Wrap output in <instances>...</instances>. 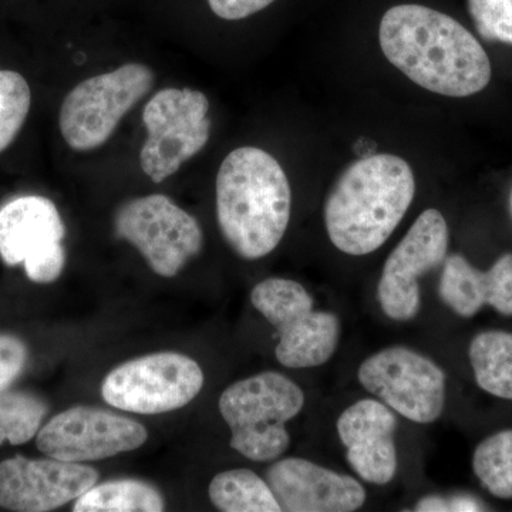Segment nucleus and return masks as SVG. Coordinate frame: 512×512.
Returning a JSON list of instances; mask_svg holds the SVG:
<instances>
[{"instance_id": "6", "label": "nucleus", "mask_w": 512, "mask_h": 512, "mask_svg": "<svg viewBox=\"0 0 512 512\" xmlns=\"http://www.w3.org/2000/svg\"><path fill=\"white\" fill-rule=\"evenodd\" d=\"M154 80L146 64L127 63L77 84L64 97L59 114L67 146L89 151L107 143L121 119L153 89Z\"/></svg>"}, {"instance_id": "8", "label": "nucleus", "mask_w": 512, "mask_h": 512, "mask_svg": "<svg viewBox=\"0 0 512 512\" xmlns=\"http://www.w3.org/2000/svg\"><path fill=\"white\" fill-rule=\"evenodd\" d=\"M204 386V373L181 353H154L111 370L101 384L104 402L123 412L163 414L191 403Z\"/></svg>"}, {"instance_id": "18", "label": "nucleus", "mask_w": 512, "mask_h": 512, "mask_svg": "<svg viewBox=\"0 0 512 512\" xmlns=\"http://www.w3.org/2000/svg\"><path fill=\"white\" fill-rule=\"evenodd\" d=\"M468 356L478 386L495 397L512 400V333H480L471 340Z\"/></svg>"}, {"instance_id": "21", "label": "nucleus", "mask_w": 512, "mask_h": 512, "mask_svg": "<svg viewBox=\"0 0 512 512\" xmlns=\"http://www.w3.org/2000/svg\"><path fill=\"white\" fill-rule=\"evenodd\" d=\"M49 406L35 394L25 392H0V446L5 441L12 446H22L35 439L42 429Z\"/></svg>"}, {"instance_id": "11", "label": "nucleus", "mask_w": 512, "mask_h": 512, "mask_svg": "<svg viewBox=\"0 0 512 512\" xmlns=\"http://www.w3.org/2000/svg\"><path fill=\"white\" fill-rule=\"evenodd\" d=\"M66 237L60 212L49 198L25 195L0 208V258L23 264L36 284H52L66 266Z\"/></svg>"}, {"instance_id": "19", "label": "nucleus", "mask_w": 512, "mask_h": 512, "mask_svg": "<svg viewBox=\"0 0 512 512\" xmlns=\"http://www.w3.org/2000/svg\"><path fill=\"white\" fill-rule=\"evenodd\" d=\"M163 495L153 485L138 480L94 484L74 503V512H161Z\"/></svg>"}, {"instance_id": "15", "label": "nucleus", "mask_w": 512, "mask_h": 512, "mask_svg": "<svg viewBox=\"0 0 512 512\" xmlns=\"http://www.w3.org/2000/svg\"><path fill=\"white\" fill-rule=\"evenodd\" d=\"M281 511L352 512L366 503V491L355 478L305 460L284 458L266 473Z\"/></svg>"}, {"instance_id": "9", "label": "nucleus", "mask_w": 512, "mask_h": 512, "mask_svg": "<svg viewBox=\"0 0 512 512\" xmlns=\"http://www.w3.org/2000/svg\"><path fill=\"white\" fill-rule=\"evenodd\" d=\"M114 231L117 237L130 242L163 278L177 275L204 245L198 221L161 194L121 205L114 217Z\"/></svg>"}, {"instance_id": "16", "label": "nucleus", "mask_w": 512, "mask_h": 512, "mask_svg": "<svg viewBox=\"0 0 512 512\" xmlns=\"http://www.w3.org/2000/svg\"><path fill=\"white\" fill-rule=\"evenodd\" d=\"M336 429L357 476L376 485L393 480L397 473V419L390 407L373 399L360 400L340 414Z\"/></svg>"}, {"instance_id": "23", "label": "nucleus", "mask_w": 512, "mask_h": 512, "mask_svg": "<svg viewBox=\"0 0 512 512\" xmlns=\"http://www.w3.org/2000/svg\"><path fill=\"white\" fill-rule=\"evenodd\" d=\"M32 92L25 77L0 69V154L12 146L28 119Z\"/></svg>"}, {"instance_id": "26", "label": "nucleus", "mask_w": 512, "mask_h": 512, "mask_svg": "<svg viewBox=\"0 0 512 512\" xmlns=\"http://www.w3.org/2000/svg\"><path fill=\"white\" fill-rule=\"evenodd\" d=\"M275 0H208L210 8L218 18L241 20L268 8Z\"/></svg>"}, {"instance_id": "27", "label": "nucleus", "mask_w": 512, "mask_h": 512, "mask_svg": "<svg viewBox=\"0 0 512 512\" xmlns=\"http://www.w3.org/2000/svg\"><path fill=\"white\" fill-rule=\"evenodd\" d=\"M481 510L480 503L470 497L444 498L439 495H430L423 498L416 505V511L439 512V511H478Z\"/></svg>"}, {"instance_id": "20", "label": "nucleus", "mask_w": 512, "mask_h": 512, "mask_svg": "<svg viewBox=\"0 0 512 512\" xmlns=\"http://www.w3.org/2000/svg\"><path fill=\"white\" fill-rule=\"evenodd\" d=\"M211 503L224 512H281L271 487L254 471H224L212 478Z\"/></svg>"}, {"instance_id": "24", "label": "nucleus", "mask_w": 512, "mask_h": 512, "mask_svg": "<svg viewBox=\"0 0 512 512\" xmlns=\"http://www.w3.org/2000/svg\"><path fill=\"white\" fill-rule=\"evenodd\" d=\"M468 10L484 39L512 45V0H468Z\"/></svg>"}, {"instance_id": "10", "label": "nucleus", "mask_w": 512, "mask_h": 512, "mask_svg": "<svg viewBox=\"0 0 512 512\" xmlns=\"http://www.w3.org/2000/svg\"><path fill=\"white\" fill-rule=\"evenodd\" d=\"M357 379L367 392L414 423H434L446 407V373L429 357L403 346L367 357Z\"/></svg>"}, {"instance_id": "17", "label": "nucleus", "mask_w": 512, "mask_h": 512, "mask_svg": "<svg viewBox=\"0 0 512 512\" xmlns=\"http://www.w3.org/2000/svg\"><path fill=\"white\" fill-rule=\"evenodd\" d=\"M439 293L441 301L461 318H473L484 305L512 316V254L498 258L487 272L478 271L463 255L447 256Z\"/></svg>"}, {"instance_id": "14", "label": "nucleus", "mask_w": 512, "mask_h": 512, "mask_svg": "<svg viewBox=\"0 0 512 512\" xmlns=\"http://www.w3.org/2000/svg\"><path fill=\"white\" fill-rule=\"evenodd\" d=\"M96 468L57 458L15 456L0 463V508L16 512L57 510L97 484Z\"/></svg>"}, {"instance_id": "25", "label": "nucleus", "mask_w": 512, "mask_h": 512, "mask_svg": "<svg viewBox=\"0 0 512 512\" xmlns=\"http://www.w3.org/2000/svg\"><path fill=\"white\" fill-rule=\"evenodd\" d=\"M28 357V348L22 339L12 335H0V392L9 389L22 375Z\"/></svg>"}, {"instance_id": "4", "label": "nucleus", "mask_w": 512, "mask_h": 512, "mask_svg": "<svg viewBox=\"0 0 512 512\" xmlns=\"http://www.w3.org/2000/svg\"><path fill=\"white\" fill-rule=\"evenodd\" d=\"M305 406V393L281 373L264 372L231 384L220 397L231 447L251 461H274L288 450L286 423Z\"/></svg>"}, {"instance_id": "5", "label": "nucleus", "mask_w": 512, "mask_h": 512, "mask_svg": "<svg viewBox=\"0 0 512 512\" xmlns=\"http://www.w3.org/2000/svg\"><path fill=\"white\" fill-rule=\"evenodd\" d=\"M256 311L276 330L275 355L289 369L325 365L335 355L340 340V320L335 313L315 311L313 298L299 282L269 278L252 289Z\"/></svg>"}, {"instance_id": "2", "label": "nucleus", "mask_w": 512, "mask_h": 512, "mask_svg": "<svg viewBox=\"0 0 512 512\" xmlns=\"http://www.w3.org/2000/svg\"><path fill=\"white\" fill-rule=\"evenodd\" d=\"M414 194L413 170L403 158L377 154L350 164L326 198L330 242L346 255L372 254L392 237Z\"/></svg>"}, {"instance_id": "3", "label": "nucleus", "mask_w": 512, "mask_h": 512, "mask_svg": "<svg viewBox=\"0 0 512 512\" xmlns=\"http://www.w3.org/2000/svg\"><path fill=\"white\" fill-rule=\"evenodd\" d=\"M292 192L284 168L271 154L241 147L217 175V217L222 237L248 261L271 254L291 220Z\"/></svg>"}, {"instance_id": "13", "label": "nucleus", "mask_w": 512, "mask_h": 512, "mask_svg": "<svg viewBox=\"0 0 512 512\" xmlns=\"http://www.w3.org/2000/svg\"><path fill=\"white\" fill-rule=\"evenodd\" d=\"M143 424L99 407L77 406L47 421L36 436L47 457L70 463L104 460L146 443Z\"/></svg>"}, {"instance_id": "1", "label": "nucleus", "mask_w": 512, "mask_h": 512, "mask_svg": "<svg viewBox=\"0 0 512 512\" xmlns=\"http://www.w3.org/2000/svg\"><path fill=\"white\" fill-rule=\"evenodd\" d=\"M379 40L386 59L431 93L468 97L490 83L491 63L483 46L439 10L394 6L380 22Z\"/></svg>"}, {"instance_id": "12", "label": "nucleus", "mask_w": 512, "mask_h": 512, "mask_svg": "<svg viewBox=\"0 0 512 512\" xmlns=\"http://www.w3.org/2000/svg\"><path fill=\"white\" fill-rule=\"evenodd\" d=\"M447 251L446 218L429 208L417 218L384 264L377 299L387 318L409 322L419 315V279L443 264Z\"/></svg>"}, {"instance_id": "28", "label": "nucleus", "mask_w": 512, "mask_h": 512, "mask_svg": "<svg viewBox=\"0 0 512 512\" xmlns=\"http://www.w3.org/2000/svg\"><path fill=\"white\" fill-rule=\"evenodd\" d=\"M511 208H512V192H511Z\"/></svg>"}, {"instance_id": "22", "label": "nucleus", "mask_w": 512, "mask_h": 512, "mask_svg": "<svg viewBox=\"0 0 512 512\" xmlns=\"http://www.w3.org/2000/svg\"><path fill=\"white\" fill-rule=\"evenodd\" d=\"M474 473L494 497L512 498V430H503L481 441L474 451Z\"/></svg>"}, {"instance_id": "7", "label": "nucleus", "mask_w": 512, "mask_h": 512, "mask_svg": "<svg viewBox=\"0 0 512 512\" xmlns=\"http://www.w3.org/2000/svg\"><path fill=\"white\" fill-rule=\"evenodd\" d=\"M208 109L207 96L192 89H163L148 101L143 111L147 138L140 164L154 183H163L207 146L211 133Z\"/></svg>"}]
</instances>
